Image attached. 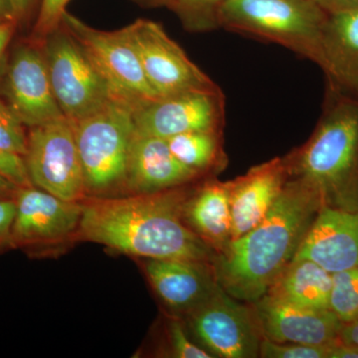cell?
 Here are the masks:
<instances>
[{"instance_id":"cell-19","label":"cell","mask_w":358,"mask_h":358,"mask_svg":"<svg viewBox=\"0 0 358 358\" xmlns=\"http://www.w3.org/2000/svg\"><path fill=\"white\" fill-rule=\"evenodd\" d=\"M327 13L326 66L322 71L327 84L358 96V7Z\"/></svg>"},{"instance_id":"cell-14","label":"cell","mask_w":358,"mask_h":358,"mask_svg":"<svg viewBox=\"0 0 358 358\" xmlns=\"http://www.w3.org/2000/svg\"><path fill=\"white\" fill-rule=\"evenodd\" d=\"M10 108L24 126H41L64 117L52 90L43 52L23 46L14 54L8 71Z\"/></svg>"},{"instance_id":"cell-28","label":"cell","mask_w":358,"mask_h":358,"mask_svg":"<svg viewBox=\"0 0 358 358\" xmlns=\"http://www.w3.org/2000/svg\"><path fill=\"white\" fill-rule=\"evenodd\" d=\"M70 0H41L38 20L35 31L42 38H46L52 32L60 27L63 14Z\"/></svg>"},{"instance_id":"cell-24","label":"cell","mask_w":358,"mask_h":358,"mask_svg":"<svg viewBox=\"0 0 358 358\" xmlns=\"http://www.w3.org/2000/svg\"><path fill=\"white\" fill-rule=\"evenodd\" d=\"M226 0H171L169 7L192 31H208L219 27V11Z\"/></svg>"},{"instance_id":"cell-31","label":"cell","mask_w":358,"mask_h":358,"mask_svg":"<svg viewBox=\"0 0 358 358\" xmlns=\"http://www.w3.org/2000/svg\"><path fill=\"white\" fill-rule=\"evenodd\" d=\"M327 358H358V346L339 339L329 346Z\"/></svg>"},{"instance_id":"cell-12","label":"cell","mask_w":358,"mask_h":358,"mask_svg":"<svg viewBox=\"0 0 358 358\" xmlns=\"http://www.w3.org/2000/svg\"><path fill=\"white\" fill-rule=\"evenodd\" d=\"M11 232L13 248H29L63 241L77 235L81 202L66 201L35 186L18 188Z\"/></svg>"},{"instance_id":"cell-2","label":"cell","mask_w":358,"mask_h":358,"mask_svg":"<svg viewBox=\"0 0 358 358\" xmlns=\"http://www.w3.org/2000/svg\"><path fill=\"white\" fill-rule=\"evenodd\" d=\"M322 207L310 188L288 178L265 218L214 256L219 286L238 301L260 300L293 261Z\"/></svg>"},{"instance_id":"cell-1","label":"cell","mask_w":358,"mask_h":358,"mask_svg":"<svg viewBox=\"0 0 358 358\" xmlns=\"http://www.w3.org/2000/svg\"><path fill=\"white\" fill-rule=\"evenodd\" d=\"M188 196L178 187L124 197H86L76 236L126 255L212 263L216 252L183 220Z\"/></svg>"},{"instance_id":"cell-25","label":"cell","mask_w":358,"mask_h":358,"mask_svg":"<svg viewBox=\"0 0 358 358\" xmlns=\"http://www.w3.org/2000/svg\"><path fill=\"white\" fill-rule=\"evenodd\" d=\"M27 143L24 124L10 106L0 100V148L11 154L25 157Z\"/></svg>"},{"instance_id":"cell-22","label":"cell","mask_w":358,"mask_h":358,"mask_svg":"<svg viewBox=\"0 0 358 358\" xmlns=\"http://www.w3.org/2000/svg\"><path fill=\"white\" fill-rule=\"evenodd\" d=\"M221 131H188L167 138L174 157L199 174L222 167L224 152Z\"/></svg>"},{"instance_id":"cell-20","label":"cell","mask_w":358,"mask_h":358,"mask_svg":"<svg viewBox=\"0 0 358 358\" xmlns=\"http://www.w3.org/2000/svg\"><path fill=\"white\" fill-rule=\"evenodd\" d=\"M183 220L216 253L232 241L229 181L211 180L186 199Z\"/></svg>"},{"instance_id":"cell-17","label":"cell","mask_w":358,"mask_h":358,"mask_svg":"<svg viewBox=\"0 0 358 358\" xmlns=\"http://www.w3.org/2000/svg\"><path fill=\"white\" fill-rule=\"evenodd\" d=\"M288 180L285 157H275L229 181L232 241L265 218Z\"/></svg>"},{"instance_id":"cell-38","label":"cell","mask_w":358,"mask_h":358,"mask_svg":"<svg viewBox=\"0 0 358 358\" xmlns=\"http://www.w3.org/2000/svg\"><path fill=\"white\" fill-rule=\"evenodd\" d=\"M143 3H147L148 6H169L171 0H141Z\"/></svg>"},{"instance_id":"cell-35","label":"cell","mask_w":358,"mask_h":358,"mask_svg":"<svg viewBox=\"0 0 358 358\" xmlns=\"http://www.w3.org/2000/svg\"><path fill=\"white\" fill-rule=\"evenodd\" d=\"M18 188L20 186L0 173V199H15Z\"/></svg>"},{"instance_id":"cell-3","label":"cell","mask_w":358,"mask_h":358,"mask_svg":"<svg viewBox=\"0 0 358 358\" xmlns=\"http://www.w3.org/2000/svg\"><path fill=\"white\" fill-rule=\"evenodd\" d=\"M285 159L288 178L310 188L322 206L358 210V96L327 84L315 131Z\"/></svg>"},{"instance_id":"cell-29","label":"cell","mask_w":358,"mask_h":358,"mask_svg":"<svg viewBox=\"0 0 358 358\" xmlns=\"http://www.w3.org/2000/svg\"><path fill=\"white\" fill-rule=\"evenodd\" d=\"M0 173L20 187L33 186L28 174L25 159L0 148Z\"/></svg>"},{"instance_id":"cell-16","label":"cell","mask_w":358,"mask_h":358,"mask_svg":"<svg viewBox=\"0 0 358 358\" xmlns=\"http://www.w3.org/2000/svg\"><path fill=\"white\" fill-rule=\"evenodd\" d=\"M294 259H308L329 273L358 267V210L322 206Z\"/></svg>"},{"instance_id":"cell-34","label":"cell","mask_w":358,"mask_h":358,"mask_svg":"<svg viewBox=\"0 0 358 358\" xmlns=\"http://www.w3.org/2000/svg\"><path fill=\"white\" fill-rule=\"evenodd\" d=\"M327 11L358 7V0H315Z\"/></svg>"},{"instance_id":"cell-23","label":"cell","mask_w":358,"mask_h":358,"mask_svg":"<svg viewBox=\"0 0 358 358\" xmlns=\"http://www.w3.org/2000/svg\"><path fill=\"white\" fill-rule=\"evenodd\" d=\"M329 308L343 324L358 317V267L333 274Z\"/></svg>"},{"instance_id":"cell-5","label":"cell","mask_w":358,"mask_h":358,"mask_svg":"<svg viewBox=\"0 0 358 358\" xmlns=\"http://www.w3.org/2000/svg\"><path fill=\"white\" fill-rule=\"evenodd\" d=\"M72 124L86 195L106 197L124 188L136 133L133 108L113 99L102 109Z\"/></svg>"},{"instance_id":"cell-9","label":"cell","mask_w":358,"mask_h":358,"mask_svg":"<svg viewBox=\"0 0 358 358\" xmlns=\"http://www.w3.org/2000/svg\"><path fill=\"white\" fill-rule=\"evenodd\" d=\"M185 317L188 331L214 357H260L264 338L254 308L240 303L221 287Z\"/></svg>"},{"instance_id":"cell-11","label":"cell","mask_w":358,"mask_h":358,"mask_svg":"<svg viewBox=\"0 0 358 358\" xmlns=\"http://www.w3.org/2000/svg\"><path fill=\"white\" fill-rule=\"evenodd\" d=\"M136 133L167 138L188 131H221L222 92H186L159 98L134 110Z\"/></svg>"},{"instance_id":"cell-18","label":"cell","mask_w":358,"mask_h":358,"mask_svg":"<svg viewBox=\"0 0 358 358\" xmlns=\"http://www.w3.org/2000/svg\"><path fill=\"white\" fill-rule=\"evenodd\" d=\"M199 176L174 157L164 138L134 133L124 185L131 194L182 187Z\"/></svg>"},{"instance_id":"cell-36","label":"cell","mask_w":358,"mask_h":358,"mask_svg":"<svg viewBox=\"0 0 358 358\" xmlns=\"http://www.w3.org/2000/svg\"><path fill=\"white\" fill-rule=\"evenodd\" d=\"M10 3L13 6L15 17L20 18L29 10L30 6L33 3V0H10Z\"/></svg>"},{"instance_id":"cell-15","label":"cell","mask_w":358,"mask_h":358,"mask_svg":"<svg viewBox=\"0 0 358 358\" xmlns=\"http://www.w3.org/2000/svg\"><path fill=\"white\" fill-rule=\"evenodd\" d=\"M145 271L160 300L176 315L185 317L220 288L209 262L147 259Z\"/></svg>"},{"instance_id":"cell-4","label":"cell","mask_w":358,"mask_h":358,"mask_svg":"<svg viewBox=\"0 0 358 358\" xmlns=\"http://www.w3.org/2000/svg\"><path fill=\"white\" fill-rule=\"evenodd\" d=\"M219 26L286 47L324 70L327 13L315 0H226Z\"/></svg>"},{"instance_id":"cell-13","label":"cell","mask_w":358,"mask_h":358,"mask_svg":"<svg viewBox=\"0 0 358 358\" xmlns=\"http://www.w3.org/2000/svg\"><path fill=\"white\" fill-rule=\"evenodd\" d=\"M263 338L278 343L334 345L343 322L331 310H313L266 294L252 303Z\"/></svg>"},{"instance_id":"cell-8","label":"cell","mask_w":358,"mask_h":358,"mask_svg":"<svg viewBox=\"0 0 358 358\" xmlns=\"http://www.w3.org/2000/svg\"><path fill=\"white\" fill-rule=\"evenodd\" d=\"M24 159L35 187L66 201L86 199L74 127L65 115L30 129Z\"/></svg>"},{"instance_id":"cell-32","label":"cell","mask_w":358,"mask_h":358,"mask_svg":"<svg viewBox=\"0 0 358 358\" xmlns=\"http://www.w3.org/2000/svg\"><path fill=\"white\" fill-rule=\"evenodd\" d=\"M339 338L345 343L358 346V317L352 322L343 324Z\"/></svg>"},{"instance_id":"cell-37","label":"cell","mask_w":358,"mask_h":358,"mask_svg":"<svg viewBox=\"0 0 358 358\" xmlns=\"http://www.w3.org/2000/svg\"><path fill=\"white\" fill-rule=\"evenodd\" d=\"M15 20L10 0H0V23Z\"/></svg>"},{"instance_id":"cell-26","label":"cell","mask_w":358,"mask_h":358,"mask_svg":"<svg viewBox=\"0 0 358 358\" xmlns=\"http://www.w3.org/2000/svg\"><path fill=\"white\" fill-rule=\"evenodd\" d=\"M329 346L278 343L264 338L260 346L263 358H327Z\"/></svg>"},{"instance_id":"cell-33","label":"cell","mask_w":358,"mask_h":358,"mask_svg":"<svg viewBox=\"0 0 358 358\" xmlns=\"http://www.w3.org/2000/svg\"><path fill=\"white\" fill-rule=\"evenodd\" d=\"M14 21H4L0 23V59L6 51L14 32Z\"/></svg>"},{"instance_id":"cell-6","label":"cell","mask_w":358,"mask_h":358,"mask_svg":"<svg viewBox=\"0 0 358 358\" xmlns=\"http://www.w3.org/2000/svg\"><path fill=\"white\" fill-rule=\"evenodd\" d=\"M60 26L83 48L109 86L113 98L126 103L134 110L159 99L148 83L124 28L117 31L95 29L67 11Z\"/></svg>"},{"instance_id":"cell-7","label":"cell","mask_w":358,"mask_h":358,"mask_svg":"<svg viewBox=\"0 0 358 358\" xmlns=\"http://www.w3.org/2000/svg\"><path fill=\"white\" fill-rule=\"evenodd\" d=\"M43 53L54 96L71 122L94 114L114 99L83 48L64 28L46 37Z\"/></svg>"},{"instance_id":"cell-21","label":"cell","mask_w":358,"mask_h":358,"mask_svg":"<svg viewBox=\"0 0 358 358\" xmlns=\"http://www.w3.org/2000/svg\"><path fill=\"white\" fill-rule=\"evenodd\" d=\"M333 274L308 259H293L267 294L300 307L331 310Z\"/></svg>"},{"instance_id":"cell-30","label":"cell","mask_w":358,"mask_h":358,"mask_svg":"<svg viewBox=\"0 0 358 358\" xmlns=\"http://www.w3.org/2000/svg\"><path fill=\"white\" fill-rule=\"evenodd\" d=\"M15 213V199H0V249L13 247L11 232Z\"/></svg>"},{"instance_id":"cell-27","label":"cell","mask_w":358,"mask_h":358,"mask_svg":"<svg viewBox=\"0 0 358 358\" xmlns=\"http://www.w3.org/2000/svg\"><path fill=\"white\" fill-rule=\"evenodd\" d=\"M167 339H169L171 357L176 358H214L202 346L195 345L189 338L182 322L174 317L167 324Z\"/></svg>"},{"instance_id":"cell-10","label":"cell","mask_w":358,"mask_h":358,"mask_svg":"<svg viewBox=\"0 0 358 358\" xmlns=\"http://www.w3.org/2000/svg\"><path fill=\"white\" fill-rule=\"evenodd\" d=\"M124 30L159 98L186 92H222L159 23L138 20Z\"/></svg>"}]
</instances>
